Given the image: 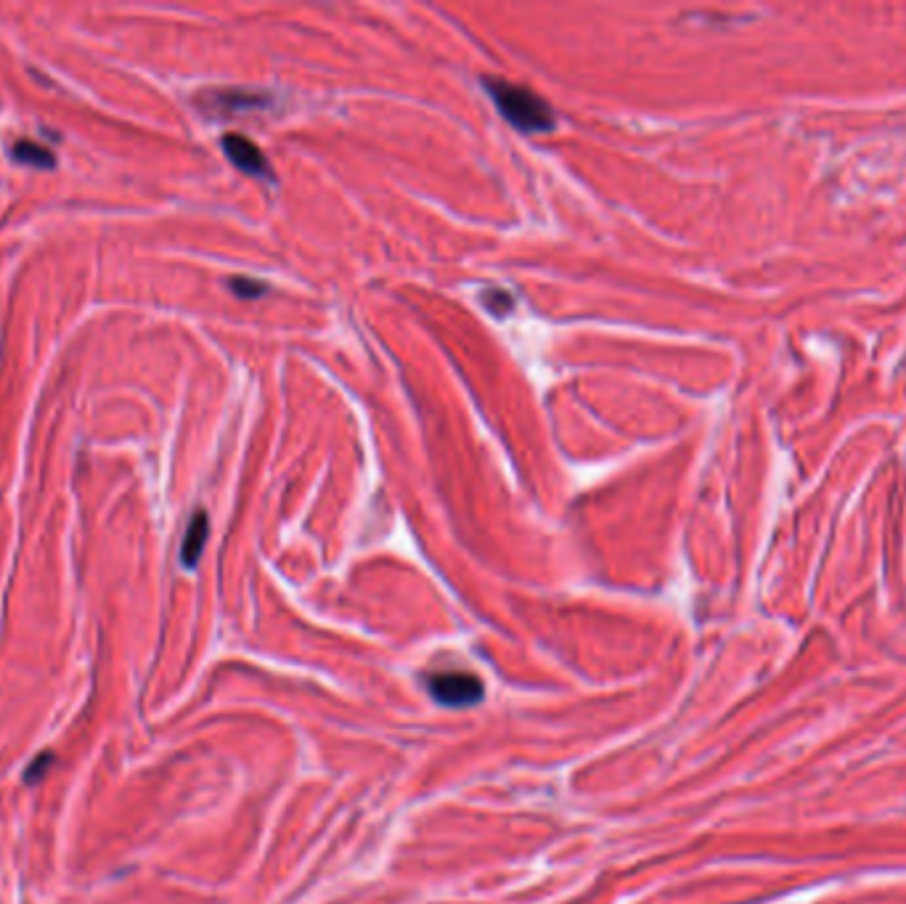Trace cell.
I'll return each instance as SVG.
<instances>
[{"label":"cell","instance_id":"cell-6","mask_svg":"<svg viewBox=\"0 0 906 904\" xmlns=\"http://www.w3.org/2000/svg\"><path fill=\"white\" fill-rule=\"evenodd\" d=\"M11 154H14L19 162H28V165H37V168H54L56 165L54 152H51V149H45L43 143H35L30 139L17 141L14 147H11Z\"/></svg>","mask_w":906,"mask_h":904},{"label":"cell","instance_id":"cell-1","mask_svg":"<svg viewBox=\"0 0 906 904\" xmlns=\"http://www.w3.org/2000/svg\"><path fill=\"white\" fill-rule=\"evenodd\" d=\"M485 90L494 96L498 111L511 122L515 128L525 130V133H538V130H551L554 128L557 117L554 111L541 96H536L533 90L522 88V85L507 83L501 77H485Z\"/></svg>","mask_w":906,"mask_h":904},{"label":"cell","instance_id":"cell-8","mask_svg":"<svg viewBox=\"0 0 906 904\" xmlns=\"http://www.w3.org/2000/svg\"><path fill=\"white\" fill-rule=\"evenodd\" d=\"M51 762H54V756H51V753H45V756H43V758H37V762H35V764H32V766H30V770H28V783H35V779H37V777H43L45 766H48Z\"/></svg>","mask_w":906,"mask_h":904},{"label":"cell","instance_id":"cell-3","mask_svg":"<svg viewBox=\"0 0 906 904\" xmlns=\"http://www.w3.org/2000/svg\"><path fill=\"white\" fill-rule=\"evenodd\" d=\"M223 152H226V157L234 162L236 168L245 170V173L249 175H258V179H268V175H271V165H268L266 154H262L258 149V143L249 141L247 136H239V133L223 136Z\"/></svg>","mask_w":906,"mask_h":904},{"label":"cell","instance_id":"cell-2","mask_svg":"<svg viewBox=\"0 0 906 904\" xmlns=\"http://www.w3.org/2000/svg\"><path fill=\"white\" fill-rule=\"evenodd\" d=\"M430 696L443 706L464 709V706L477 703V700L483 698V682L475 677V674H467V671L432 674Z\"/></svg>","mask_w":906,"mask_h":904},{"label":"cell","instance_id":"cell-5","mask_svg":"<svg viewBox=\"0 0 906 904\" xmlns=\"http://www.w3.org/2000/svg\"><path fill=\"white\" fill-rule=\"evenodd\" d=\"M262 104V96H249L241 90H213L207 94V107H215L218 111H239V109H255Z\"/></svg>","mask_w":906,"mask_h":904},{"label":"cell","instance_id":"cell-4","mask_svg":"<svg viewBox=\"0 0 906 904\" xmlns=\"http://www.w3.org/2000/svg\"><path fill=\"white\" fill-rule=\"evenodd\" d=\"M207 534H209V520H207V515L199 509V513H194L192 523H188V528H186V536H183V547H181L183 566L194 568L196 562H199L202 549H205V541H207Z\"/></svg>","mask_w":906,"mask_h":904},{"label":"cell","instance_id":"cell-9","mask_svg":"<svg viewBox=\"0 0 906 904\" xmlns=\"http://www.w3.org/2000/svg\"><path fill=\"white\" fill-rule=\"evenodd\" d=\"M490 298H507V305L501 308V313H507V308H511V298H509L507 292H494V294H490ZM485 303H488L490 311L498 313V300H488V298H485Z\"/></svg>","mask_w":906,"mask_h":904},{"label":"cell","instance_id":"cell-7","mask_svg":"<svg viewBox=\"0 0 906 904\" xmlns=\"http://www.w3.org/2000/svg\"><path fill=\"white\" fill-rule=\"evenodd\" d=\"M228 287H231V290L245 300H255V298H260L262 292H266V284H260V281H252V279H245V277L231 279V281H228Z\"/></svg>","mask_w":906,"mask_h":904}]
</instances>
